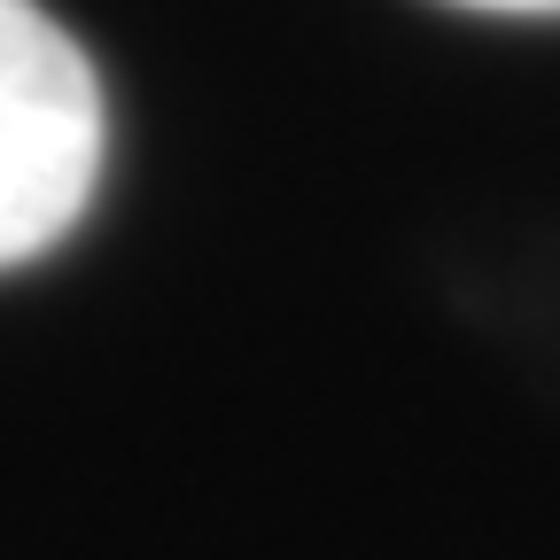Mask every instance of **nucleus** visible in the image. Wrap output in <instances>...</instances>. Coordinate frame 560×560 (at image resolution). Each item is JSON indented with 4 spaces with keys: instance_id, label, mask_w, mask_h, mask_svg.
Masks as SVG:
<instances>
[{
    "instance_id": "2",
    "label": "nucleus",
    "mask_w": 560,
    "mask_h": 560,
    "mask_svg": "<svg viewBox=\"0 0 560 560\" xmlns=\"http://www.w3.org/2000/svg\"><path fill=\"white\" fill-rule=\"evenodd\" d=\"M452 9H482V16H560V0H452Z\"/></svg>"
},
{
    "instance_id": "1",
    "label": "nucleus",
    "mask_w": 560,
    "mask_h": 560,
    "mask_svg": "<svg viewBox=\"0 0 560 560\" xmlns=\"http://www.w3.org/2000/svg\"><path fill=\"white\" fill-rule=\"evenodd\" d=\"M109 109L86 47L39 0H0V272L47 257L86 219Z\"/></svg>"
}]
</instances>
